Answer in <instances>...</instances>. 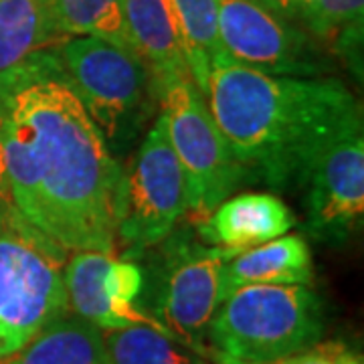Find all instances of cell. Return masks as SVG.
Listing matches in <instances>:
<instances>
[{
  "label": "cell",
  "instance_id": "obj_2",
  "mask_svg": "<svg viewBox=\"0 0 364 364\" xmlns=\"http://www.w3.org/2000/svg\"><path fill=\"white\" fill-rule=\"evenodd\" d=\"M207 104L243 181L277 193L308 184L326 152L363 132V109L336 77H286L221 53L210 63Z\"/></svg>",
  "mask_w": 364,
  "mask_h": 364
},
{
  "label": "cell",
  "instance_id": "obj_18",
  "mask_svg": "<svg viewBox=\"0 0 364 364\" xmlns=\"http://www.w3.org/2000/svg\"><path fill=\"white\" fill-rule=\"evenodd\" d=\"M55 28L65 37H100L134 51L126 33V0H49Z\"/></svg>",
  "mask_w": 364,
  "mask_h": 364
},
{
  "label": "cell",
  "instance_id": "obj_22",
  "mask_svg": "<svg viewBox=\"0 0 364 364\" xmlns=\"http://www.w3.org/2000/svg\"><path fill=\"white\" fill-rule=\"evenodd\" d=\"M261 4L269 6L272 11L277 14L286 16L287 21H294L299 23V16H301V9H304V2L306 0H257Z\"/></svg>",
  "mask_w": 364,
  "mask_h": 364
},
{
  "label": "cell",
  "instance_id": "obj_12",
  "mask_svg": "<svg viewBox=\"0 0 364 364\" xmlns=\"http://www.w3.org/2000/svg\"><path fill=\"white\" fill-rule=\"evenodd\" d=\"M296 227V217L279 196L272 193H243L229 196L203 223L196 233L210 247L239 255L263 245Z\"/></svg>",
  "mask_w": 364,
  "mask_h": 364
},
{
  "label": "cell",
  "instance_id": "obj_11",
  "mask_svg": "<svg viewBox=\"0 0 364 364\" xmlns=\"http://www.w3.org/2000/svg\"><path fill=\"white\" fill-rule=\"evenodd\" d=\"M306 186L308 235L328 245L346 243L364 213L363 132L334 144L318 160Z\"/></svg>",
  "mask_w": 364,
  "mask_h": 364
},
{
  "label": "cell",
  "instance_id": "obj_23",
  "mask_svg": "<svg viewBox=\"0 0 364 364\" xmlns=\"http://www.w3.org/2000/svg\"><path fill=\"white\" fill-rule=\"evenodd\" d=\"M4 205H13V198H11V184H9V174H6L2 140H0V207Z\"/></svg>",
  "mask_w": 364,
  "mask_h": 364
},
{
  "label": "cell",
  "instance_id": "obj_1",
  "mask_svg": "<svg viewBox=\"0 0 364 364\" xmlns=\"http://www.w3.org/2000/svg\"><path fill=\"white\" fill-rule=\"evenodd\" d=\"M0 140L14 208L67 251L114 253L122 164L55 47L0 73Z\"/></svg>",
  "mask_w": 364,
  "mask_h": 364
},
{
  "label": "cell",
  "instance_id": "obj_4",
  "mask_svg": "<svg viewBox=\"0 0 364 364\" xmlns=\"http://www.w3.org/2000/svg\"><path fill=\"white\" fill-rule=\"evenodd\" d=\"M55 51L109 154L122 164L144 138L158 102L150 69L134 51L100 37H65Z\"/></svg>",
  "mask_w": 364,
  "mask_h": 364
},
{
  "label": "cell",
  "instance_id": "obj_24",
  "mask_svg": "<svg viewBox=\"0 0 364 364\" xmlns=\"http://www.w3.org/2000/svg\"><path fill=\"white\" fill-rule=\"evenodd\" d=\"M11 354H14L13 346H11V342L6 338V334L2 332V328H0V360H4V358H9Z\"/></svg>",
  "mask_w": 364,
  "mask_h": 364
},
{
  "label": "cell",
  "instance_id": "obj_17",
  "mask_svg": "<svg viewBox=\"0 0 364 364\" xmlns=\"http://www.w3.org/2000/svg\"><path fill=\"white\" fill-rule=\"evenodd\" d=\"M178 25L191 77L207 100L208 73L215 57L223 53L219 14L215 0H170Z\"/></svg>",
  "mask_w": 364,
  "mask_h": 364
},
{
  "label": "cell",
  "instance_id": "obj_16",
  "mask_svg": "<svg viewBox=\"0 0 364 364\" xmlns=\"http://www.w3.org/2000/svg\"><path fill=\"white\" fill-rule=\"evenodd\" d=\"M61 41L49 0H0V73Z\"/></svg>",
  "mask_w": 364,
  "mask_h": 364
},
{
  "label": "cell",
  "instance_id": "obj_13",
  "mask_svg": "<svg viewBox=\"0 0 364 364\" xmlns=\"http://www.w3.org/2000/svg\"><path fill=\"white\" fill-rule=\"evenodd\" d=\"M124 21L132 49L148 65L154 81L191 75L170 0H126Z\"/></svg>",
  "mask_w": 364,
  "mask_h": 364
},
{
  "label": "cell",
  "instance_id": "obj_8",
  "mask_svg": "<svg viewBox=\"0 0 364 364\" xmlns=\"http://www.w3.org/2000/svg\"><path fill=\"white\" fill-rule=\"evenodd\" d=\"M156 247L148 314L170 338L205 356L210 320L229 296L227 263L233 255L176 231Z\"/></svg>",
  "mask_w": 364,
  "mask_h": 364
},
{
  "label": "cell",
  "instance_id": "obj_7",
  "mask_svg": "<svg viewBox=\"0 0 364 364\" xmlns=\"http://www.w3.org/2000/svg\"><path fill=\"white\" fill-rule=\"evenodd\" d=\"M154 90L160 112L166 117L172 150L184 172L186 213L203 223L245 182L243 172L195 79L188 73L158 79Z\"/></svg>",
  "mask_w": 364,
  "mask_h": 364
},
{
  "label": "cell",
  "instance_id": "obj_6",
  "mask_svg": "<svg viewBox=\"0 0 364 364\" xmlns=\"http://www.w3.org/2000/svg\"><path fill=\"white\" fill-rule=\"evenodd\" d=\"M188 210L186 181L172 150L162 112L144 134L117 188L114 249L122 259H140L160 245Z\"/></svg>",
  "mask_w": 364,
  "mask_h": 364
},
{
  "label": "cell",
  "instance_id": "obj_10",
  "mask_svg": "<svg viewBox=\"0 0 364 364\" xmlns=\"http://www.w3.org/2000/svg\"><path fill=\"white\" fill-rule=\"evenodd\" d=\"M144 286L146 275L142 267L130 259L114 257L112 253L73 251L65 263L69 314L87 320L100 330L150 326L166 334L138 304Z\"/></svg>",
  "mask_w": 364,
  "mask_h": 364
},
{
  "label": "cell",
  "instance_id": "obj_9",
  "mask_svg": "<svg viewBox=\"0 0 364 364\" xmlns=\"http://www.w3.org/2000/svg\"><path fill=\"white\" fill-rule=\"evenodd\" d=\"M223 53L269 75L328 77L332 61L320 43L294 21L257 0H215Z\"/></svg>",
  "mask_w": 364,
  "mask_h": 364
},
{
  "label": "cell",
  "instance_id": "obj_21",
  "mask_svg": "<svg viewBox=\"0 0 364 364\" xmlns=\"http://www.w3.org/2000/svg\"><path fill=\"white\" fill-rule=\"evenodd\" d=\"M275 364H363V358L342 344H314Z\"/></svg>",
  "mask_w": 364,
  "mask_h": 364
},
{
  "label": "cell",
  "instance_id": "obj_14",
  "mask_svg": "<svg viewBox=\"0 0 364 364\" xmlns=\"http://www.w3.org/2000/svg\"><path fill=\"white\" fill-rule=\"evenodd\" d=\"M312 277V253L299 235H282L227 263L229 294L243 286H310Z\"/></svg>",
  "mask_w": 364,
  "mask_h": 364
},
{
  "label": "cell",
  "instance_id": "obj_20",
  "mask_svg": "<svg viewBox=\"0 0 364 364\" xmlns=\"http://www.w3.org/2000/svg\"><path fill=\"white\" fill-rule=\"evenodd\" d=\"M299 25L332 47L344 33L364 28V0H306Z\"/></svg>",
  "mask_w": 364,
  "mask_h": 364
},
{
  "label": "cell",
  "instance_id": "obj_15",
  "mask_svg": "<svg viewBox=\"0 0 364 364\" xmlns=\"http://www.w3.org/2000/svg\"><path fill=\"white\" fill-rule=\"evenodd\" d=\"M2 364H109L104 332L79 316L47 324Z\"/></svg>",
  "mask_w": 364,
  "mask_h": 364
},
{
  "label": "cell",
  "instance_id": "obj_19",
  "mask_svg": "<svg viewBox=\"0 0 364 364\" xmlns=\"http://www.w3.org/2000/svg\"><path fill=\"white\" fill-rule=\"evenodd\" d=\"M109 364H213L150 326L102 330Z\"/></svg>",
  "mask_w": 364,
  "mask_h": 364
},
{
  "label": "cell",
  "instance_id": "obj_5",
  "mask_svg": "<svg viewBox=\"0 0 364 364\" xmlns=\"http://www.w3.org/2000/svg\"><path fill=\"white\" fill-rule=\"evenodd\" d=\"M67 249L28 223L14 205L0 207V328L13 350L69 314Z\"/></svg>",
  "mask_w": 364,
  "mask_h": 364
},
{
  "label": "cell",
  "instance_id": "obj_3",
  "mask_svg": "<svg viewBox=\"0 0 364 364\" xmlns=\"http://www.w3.org/2000/svg\"><path fill=\"white\" fill-rule=\"evenodd\" d=\"M324 306L310 286H243L233 289L207 332L213 364H275L318 344Z\"/></svg>",
  "mask_w": 364,
  "mask_h": 364
}]
</instances>
